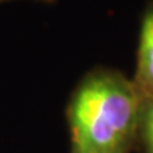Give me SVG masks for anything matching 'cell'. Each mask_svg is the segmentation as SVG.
<instances>
[{"label":"cell","mask_w":153,"mask_h":153,"mask_svg":"<svg viewBox=\"0 0 153 153\" xmlns=\"http://www.w3.org/2000/svg\"><path fill=\"white\" fill-rule=\"evenodd\" d=\"M132 82L142 101L153 98V1L142 14L136 74Z\"/></svg>","instance_id":"cell-2"},{"label":"cell","mask_w":153,"mask_h":153,"mask_svg":"<svg viewBox=\"0 0 153 153\" xmlns=\"http://www.w3.org/2000/svg\"><path fill=\"white\" fill-rule=\"evenodd\" d=\"M140 111L142 99L122 74H88L68 106L71 153H128L139 132Z\"/></svg>","instance_id":"cell-1"},{"label":"cell","mask_w":153,"mask_h":153,"mask_svg":"<svg viewBox=\"0 0 153 153\" xmlns=\"http://www.w3.org/2000/svg\"><path fill=\"white\" fill-rule=\"evenodd\" d=\"M139 131L143 137L146 153H153V98L142 101Z\"/></svg>","instance_id":"cell-3"},{"label":"cell","mask_w":153,"mask_h":153,"mask_svg":"<svg viewBox=\"0 0 153 153\" xmlns=\"http://www.w3.org/2000/svg\"><path fill=\"white\" fill-rule=\"evenodd\" d=\"M13 1H34V3H44V4H51L55 0H0V4L4 3H13Z\"/></svg>","instance_id":"cell-4"}]
</instances>
